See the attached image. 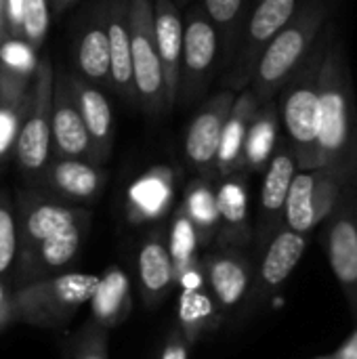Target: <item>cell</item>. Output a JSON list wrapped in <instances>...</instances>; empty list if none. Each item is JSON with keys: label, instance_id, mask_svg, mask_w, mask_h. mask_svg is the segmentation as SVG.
Wrapping results in <instances>:
<instances>
[{"label": "cell", "instance_id": "603a6c76", "mask_svg": "<svg viewBox=\"0 0 357 359\" xmlns=\"http://www.w3.org/2000/svg\"><path fill=\"white\" fill-rule=\"evenodd\" d=\"M69 82H72V90H74L78 111H80V116L84 120V126H86L90 143H93L95 162L103 166V162L109 158L112 147H114V114H112V105H109L107 97L103 95V90L99 86L82 80L74 72L69 74Z\"/></svg>", "mask_w": 357, "mask_h": 359}, {"label": "cell", "instance_id": "83f0119b", "mask_svg": "<svg viewBox=\"0 0 357 359\" xmlns=\"http://www.w3.org/2000/svg\"><path fill=\"white\" fill-rule=\"evenodd\" d=\"M32 78L0 67V175L13 160L19 126L27 107Z\"/></svg>", "mask_w": 357, "mask_h": 359}, {"label": "cell", "instance_id": "3957f363", "mask_svg": "<svg viewBox=\"0 0 357 359\" xmlns=\"http://www.w3.org/2000/svg\"><path fill=\"white\" fill-rule=\"evenodd\" d=\"M335 23L328 19L318 34L303 63L292 72L280 88L278 111L284 126V137L295 149L299 170L318 168V124H320V69L335 34Z\"/></svg>", "mask_w": 357, "mask_h": 359}, {"label": "cell", "instance_id": "e0dca14e", "mask_svg": "<svg viewBox=\"0 0 357 359\" xmlns=\"http://www.w3.org/2000/svg\"><path fill=\"white\" fill-rule=\"evenodd\" d=\"M50 133H53L55 158H80V160L95 162L93 143L74 99L69 72L65 69H55V78H53Z\"/></svg>", "mask_w": 357, "mask_h": 359}, {"label": "cell", "instance_id": "8fae6325", "mask_svg": "<svg viewBox=\"0 0 357 359\" xmlns=\"http://www.w3.org/2000/svg\"><path fill=\"white\" fill-rule=\"evenodd\" d=\"M307 244H309V236L292 231L286 225H282L269 238V242L263 248H259L252 288L242 320H248L255 313H259L282 290V286L288 282V278L301 263Z\"/></svg>", "mask_w": 357, "mask_h": 359}, {"label": "cell", "instance_id": "7c38bea8", "mask_svg": "<svg viewBox=\"0 0 357 359\" xmlns=\"http://www.w3.org/2000/svg\"><path fill=\"white\" fill-rule=\"evenodd\" d=\"M301 0H257L246 15L238 53L227 69L225 84L231 90H242L250 84L257 61L269 40L290 21Z\"/></svg>", "mask_w": 357, "mask_h": 359}, {"label": "cell", "instance_id": "ac0fdd59", "mask_svg": "<svg viewBox=\"0 0 357 359\" xmlns=\"http://www.w3.org/2000/svg\"><path fill=\"white\" fill-rule=\"evenodd\" d=\"M74 74L95 86H109L107 0L95 2L82 15L74 38Z\"/></svg>", "mask_w": 357, "mask_h": 359}, {"label": "cell", "instance_id": "30bf717a", "mask_svg": "<svg viewBox=\"0 0 357 359\" xmlns=\"http://www.w3.org/2000/svg\"><path fill=\"white\" fill-rule=\"evenodd\" d=\"M351 172H341L326 166L297 170L284 206V225L292 231L309 236L330 215Z\"/></svg>", "mask_w": 357, "mask_h": 359}, {"label": "cell", "instance_id": "4dcf8cb0", "mask_svg": "<svg viewBox=\"0 0 357 359\" xmlns=\"http://www.w3.org/2000/svg\"><path fill=\"white\" fill-rule=\"evenodd\" d=\"M202 8L217 29L221 44V67L229 69L244 29L248 0H202Z\"/></svg>", "mask_w": 357, "mask_h": 359}, {"label": "cell", "instance_id": "cb8c5ba5", "mask_svg": "<svg viewBox=\"0 0 357 359\" xmlns=\"http://www.w3.org/2000/svg\"><path fill=\"white\" fill-rule=\"evenodd\" d=\"M130 0H107V44H109V86L135 101L133 67H130V29H128Z\"/></svg>", "mask_w": 357, "mask_h": 359}, {"label": "cell", "instance_id": "4316f807", "mask_svg": "<svg viewBox=\"0 0 357 359\" xmlns=\"http://www.w3.org/2000/svg\"><path fill=\"white\" fill-rule=\"evenodd\" d=\"M223 322L225 316L204 284L181 288L177 303V328L189 345H196L200 339L217 332Z\"/></svg>", "mask_w": 357, "mask_h": 359}, {"label": "cell", "instance_id": "ffe728a7", "mask_svg": "<svg viewBox=\"0 0 357 359\" xmlns=\"http://www.w3.org/2000/svg\"><path fill=\"white\" fill-rule=\"evenodd\" d=\"M177 175L170 166H151L141 172L126 191V219L130 225H147L173 212Z\"/></svg>", "mask_w": 357, "mask_h": 359}, {"label": "cell", "instance_id": "5b68a950", "mask_svg": "<svg viewBox=\"0 0 357 359\" xmlns=\"http://www.w3.org/2000/svg\"><path fill=\"white\" fill-rule=\"evenodd\" d=\"M97 282L99 276L95 273L61 271L21 284L13 288L15 322L44 330L65 328L90 301Z\"/></svg>", "mask_w": 357, "mask_h": 359}, {"label": "cell", "instance_id": "6da1fadb", "mask_svg": "<svg viewBox=\"0 0 357 359\" xmlns=\"http://www.w3.org/2000/svg\"><path fill=\"white\" fill-rule=\"evenodd\" d=\"M15 208L19 259L13 288L67 269L90 227L86 206H72L34 185H23L15 194Z\"/></svg>", "mask_w": 357, "mask_h": 359}, {"label": "cell", "instance_id": "f546056e", "mask_svg": "<svg viewBox=\"0 0 357 359\" xmlns=\"http://www.w3.org/2000/svg\"><path fill=\"white\" fill-rule=\"evenodd\" d=\"M187 219L191 221L200 248H210L219 231V206H217V185L213 179L196 177L187 183L183 202L179 204Z\"/></svg>", "mask_w": 357, "mask_h": 359}, {"label": "cell", "instance_id": "ee69618b", "mask_svg": "<svg viewBox=\"0 0 357 359\" xmlns=\"http://www.w3.org/2000/svg\"><path fill=\"white\" fill-rule=\"evenodd\" d=\"M316 359H328V355H324V358H316Z\"/></svg>", "mask_w": 357, "mask_h": 359}, {"label": "cell", "instance_id": "44dd1931", "mask_svg": "<svg viewBox=\"0 0 357 359\" xmlns=\"http://www.w3.org/2000/svg\"><path fill=\"white\" fill-rule=\"evenodd\" d=\"M154 4V38L164 76L166 105L168 109L177 103L179 67L183 53V15L175 0H151Z\"/></svg>", "mask_w": 357, "mask_h": 359}, {"label": "cell", "instance_id": "52a82bcc", "mask_svg": "<svg viewBox=\"0 0 357 359\" xmlns=\"http://www.w3.org/2000/svg\"><path fill=\"white\" fill-rule=\"evenodd\" d=\"M130 29V67L133 90L139 107L149 116L168 111L162 65L154 38V4L151 0H130L128 4Z\"/></svg>", "mask_w": 357, "mask_h": 359}, {"label": "cell", "instance_id": "277c9868", "mask_svg": "<svg viewBox=\"0 0 357 359\" xmlns=\"http://www.w3.org/2000/svg\"><path fill=\"white\" fill-rule=\"evenodd\" d=\"M330 8L326 0H301L290 21L269 40L261 53L250 88L259 103L274 101L292 72L303 63L318 34L328 23Z\"/></svg>", "mask_w": 357, "mask_h": 359}, {"label": "cell", "instance_id": "8992f818", "mask_svg": "<svg viewBox=\"0 0 357 359\" xmlns=\"http://www.w3.org/2000/svg\"><path fill=\"white\" fill-rule=\"evenodd\" d=\"M53 78H55L53 63L48 57H42L38 61L36 74L29 84L27 107L13 151L15 166L21 172L25 185H36L46 164L53 158V133H50Z\"/></svg>", "mask_w": 357, "mask_h": 359}, {"label": "cell", "instance_id": "8d00e7d4", "mask_svg": "<svg viewBox=\"0 0 357 359\" xmlns=\"http://www.w3.org/2000/svg\"><path fill=\"white\" fill-rule=\"evenodd\" d=\"M189 349H191V345L185 341L181 330L177 326H173L160 347L158 359H189Z\"/></svg>", "mask_w": 357, "mask_h": 359}, {"label": "cell", "instance_id": "9c48e42d", "mask_svg": "<svg viewBox=\"0 0 357 359\" xmlns=\"http://www.w3.org/2000/svg\"><path fill=\"white\" fill-rule=\"evenodd\" d=\"M221 63V44L215 25L206 17L202 4L187 11L183 19V53L179 67L177 103L191 105L210 86Z\"/></svg>", "mask_w": 357, "mask_h": 359}, {"label": "cell", "instance_id": "f1b7e54d", "mask_svg": "<svg viewBox=\"0 0 357 359\" xmlns=\"http://www.w3.org/2000/svg\"><path fill=\"white\" fill-rule=\"evenodd\" d=\"M280 141V111L278 101L261 103L255 118L250 120L244 151H242V172H261L269 164L276 145Z\"/></svg>", "mask_w": 357, "mask_h": 359}, {"label": "cell", "instance_id": "e575fe53", "mask_svg": "<svg viewBox=\"0 0 357 359\" xmlns=\"http://www.w3.org/2000/svg\"><path fill=\"white\" fill-rule=\"evenodd\" d=\"M50 25L48 0H23L21 6V38L38 53L46 40Z\"/></svg>", "mask_w": 357, "mask_h": 359}, {"label": "cell", "instance_id": "1f68e13d", "mask_svg": "<svg viewBox=\"0 0 357 359\" xmlns=\"http://www.w3.org/2000/svg\"><path fill=\"white\" fill-rule=\"evenodd\" d=\"M19 259V223L15 198L0 187V282L13 286Z\"/></svg>", "mask_w": 357, "mask_h": 359}, {"label": "cell", "instance_id": "7a4b0ae2", "mask_svg": "<svg viewBox=\"0 0 357 359\" xmlns=\"http://www.w3.org/2000/svg\"><path fill=\"white\" fill-rule=\"evenodd\" d=\"M318 166L357 170V105L349 57L335 29L320 69Z\"/></svg>", "mask_w": 357, "mask_h": 359}, {"label": "cell", "instance_id": "7402d4cb", "mask_svg": "<svg viewBox=\"0 0 357 359\" xmlns=\"http://www.w3.org/2000/svg\"><path fill=\"white\" fill-rule=\"evenodd\" d=\"M139 292L145 309H156L175 286V265L162 231H149L137 252Z\"/></svg>", "mask_w": 357, "mask_h": 359}, {"label": "cell", "instance_id": "836d02e7", "mask_svg": "<svg viewBox=\"0 0 357 359\" xmlns=\"http://www.w3.org/2000/svg\"><path fill=\"white\" fill-rule=\"evenodd\" d=\"M103 326L88 320L63 339L65 359H109V339Z\"/></svg>", "mask_w": 357, "mask_h": 359}, {"label": "cell", "instance_id": "5bb4252c", "mask_svg": "<svg viewBox=\"0 0 357 359\" xmlns=\"http://www.w3.org/2000/svg\"><path fill=\"white\" fill-rule=\"evenodd\" d=\"M297 170L299 166H297L295 149L286 137H280L276 151L263 170L257 225L252 227L255 229L252 242L257 244V250L263 248L269 242V238L284 225V206H286L288 189Z\"/></svg>", "mask_w": 357, "mask_h": 359}, {"label": "cell", "instance_id": "d6986e66", "mask_svg": "<svg viewBox=\"0 0 357 359\" xmlns=\"http://www.w3.org/2000/svg\"><path fill=\"white\" fill-rule=\"evenodd\" d=\"M219 231L215 248H246L255 240L250 223V194L246 172H234L219 179L217 185Z\"/></svg>", "mask_w": 357, "mask_h": 359}, {"label": "cell", "instance_id": "d590c367", "mask_svg": "<svg viewBox=\"0 0 357 359\" xmlns=\"http://www.w3.org/2000/svg\"><path fill=\"white\" fill-rule=\"evenodd\" d=\"M38 61V53L23 38L6 36L0 42V67L23 78H34Z\"/></svg>", "mask_w": 357, "mask_h": 359}, {"label": "cell", "instance_id": "484cf974", "mask_svg": "<svg viewBox=\"0 0 357 359\" xmlns=\"http://www.w3.org/2000/svg\"><path fill=\"white\" fill-rule=\"evenodd\" d=\"M88 305H90V320L103 326L105 330H114L122 326L133 311L130 280L126 271L118 265L107 267L105 273L99 276L97 288Z\"/></svg>", "mask_w": 357, "mask_h": 359}, {"label": "cell", "instance_id": "ab89813d", "mask_svg": "<svg viewBox=\"0 0 357 359\" xmlns=\"http://www.w3.org/2000/svg\"><path fill=\"white\" fill-rule=\"evenodd\" d=\"M328 359H357V330L337 351H332Z\"/></svg>", "mask_w": 357, "mask_h": 359}, {"label": "cell", "instance_id": "74e56055", "mask_svg": "<svg viewBox=\"0 0 357 359\" xmlns=\"http://www.w3.org/2000/svg\"><path fill=\"white\" fill-rule=\"evenodd\" d=\"M11 324H15L13 313V286L0 282V332H4Z\"/></svg>", "mask_w": 357, "mask_h": 359}, {"label": "cell", "instance_id": "60d3db41", "mask_svg": "<svg viewBox=\"0 0 357 359\" xmlns=\"http://www.w3.org/2000/svg\"><path fill=\"white\" fill-rule=\"evenodd\" d=\"M50 2V11L55 13V15H61V13H65L69 6H74L78 0H48Z\"/></svg>", "mask_w": 357, "mask_h": 359}, {"label": "cell", "instance_id": "9a60e30c", "mask_svg": "<svg viewBox=\"0 0 357 359\" xmlns=\"http://www.w3.org/2000/svg\"><path fill=\"white\" fill-rule=\"evenodd\" d=\"M234 101H236V90L225 88L217 93L200 107V111L194 116V120L187 126L183 151L189 166L198 172V177L217 181V168H215L217 151Z\"/></svg>", "mask_w": 357, "mask_h": 359}, {"label": "cell", "instance_id": "ba28073f", "mask_svg": "<svg viewBox=\"0 0 357 359\" xmlns=\"http://www.w3.org/2000/svg\"><path fill=\"white\" fill-rule=\"evenodd\" d=\"M322 242L330 269L357 320V170L349 175L335 208L322 221Z\"/></svg>", "mask_w": 357, "mask_h": 359}, {"label": "cell", "instance_id": "d6a6232c", "mask_svg": "<svg viewBox=\"0 0 357 359\" xmlns=\"http://www.w3.org/2000/svg\"><path fill=\"white\" fill-rule=\"evenodd\" d=\"M168 252L175 265V280L179 273H183L185 269L194 267L200 263V240L198 233L191 225V221L187 219V215L183 212L181 206H177L173 210V221H170V233H168Z\"/></svg>", "mask_w": 357, "mask_h": 359}, {"label": "cell", "instance_id": "7bdbcfd3", "mask_svg": "<svg viewBox=\"0 0 357 359\" xmlns=\"http://www.w3.org/2000/svg\"><path fill=\"white\" fill-rule=\"evenodd\" d=\"M175 2H177V6L181 8V6H185L187 2H191V0H175Z\"/></svg>", "mask_w": 357, "mask_h": 359}, {"label": "cell", "instance_id": "4fadbf2b", "mask_svg": "<svg viewBox=\"0 0 357 359\" xmlns=\"http://www.w3.org/2000/svg\"><path fill=\"white\" fill-rule=\"evenodd\" d=\"M204 286L221 307L225 320L242 322L255 278V261L244 248H215L200 257Z\"/></svg>", "mask_w": 357, "mask_h": 359}, {"label": "cell", "instance_id": "d4e9b609", "mask_svg": "<svg viewBox=\"0 0 357 359\" xmlns=\"http://www.w3.org/2000/svg\"><path fill=\"white\" fill-rule=\"evenodd\" d=\"M259 105L261 103H259V99L250 86L242 88L240 95L236 97L231 111L225 120L219 151H217V164H215L217 179L242 170V151H244L246 133H248L250 120L255 118Z\"/></svg>", "mask_w": 357, "mask_h": 359}, {"label": "cell", "instance_id": "b9f144b4", "mask_svg": "<svg viewBox=\"0 0 357 359\" xmlns=\"http://www.w3.org/2000/svg\"><path fill=\"white\" fill-rule=\"evenodd\" d=\"M8 36L6 29V0H0V42Z\"/></svg>", "mask_w": 357, "mask_h": 359}, {"label": "cell", "instance_id": "f35d334b", "mask_svg": "<svg viewBox=\"0 0 357 359\" xmlns=\"http://www.w3.org/2000/svg\"><path fill=\"white\" fill-rule=\"evenodd\" d=\"M21 6L23 0H6V29L13 38H21Z\"/></svg>", "mask_w": 357, "mask_h": 359}, {"label": "cell", "instance_id": "2e32d148", "mask_svg": "<svg viewBox=\"0 0 357 359\" xmlns=\"http://www.w3.org/2000/svg\"><path fill=\"white\" fill-rule=\"evenodd\" d=\"M107 183V175L101 164L80 158H50L42 177L34 187L48 196L72 204L86 206L99 200Z\"/></svg>", "mask_w": 357, "mask_h": 359}]
</instances>
